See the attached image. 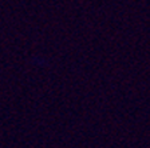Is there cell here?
Wrapping results in <instances>:
<instances>
[]
</instances>
